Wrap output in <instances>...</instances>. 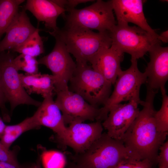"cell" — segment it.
Masks as SVG:
<instances>
[{
	"instance_id": "7402d4cb",
	"label": "cell",
	"mask_w": 168,
	"mask_h": 168,
	"mask_svg": "<svg viewBox=\"0 0 168 168\" xmlns=\"http://www.w3.org/2000/svg\"><path fill=\"white\" fill-rule=\"evenodd\" d=\"M40 30L36 31L24 42L12 51L36 58L44 52L43 40L39 34Z\"/></svg>"
},
{
	"instance_id": "6da1fadb",
	"label": "cell",
	"mask_w": 168,
	"mask_h": 168,
	"mask_svg": "<svg viewBox=\"0 0 168 168\" xmlns=\"http://www.w3.org/2000/svg\"><path fill=\"white\" fill-rule=\"evenodd\" d=\"M157 92L147 89L145 100L141 105L142 109L121 140L132 158L148 159L154 165L158 164V151L168 135L158 131L155 125L154 102Z\"/></svg>"
},
{
	"instance_id": "30bf717a",
	"label": "cell",
	"mask_w": 168,
	"mask_h": 168,
	"mask_svg": "<svg viewBox=\"0 0 168 168\" xmlns=\"http://www.w3.org/2000/svg\"><path fill=\"white\" fill-rule=\"evenodd\" d=\"M55 102L60 110L65 124L98 121L100 108L88 103L81 96L69 89L56 93Z\"/></svg>"
},
{
	"instance_id": "f1b7e54d",
	"label": "cell",
	"mask_w": 168,
	"mask_h": 168,
	"mask_svg": "<svg viewBox=\"0 0 168 168\" xmlns=\"http://www.w3.org/2000/svg\"><path fill=\"white\" fill-rule=\"evenodd\" d=\"M7 102L0 80V109L1 111L3 120L8 122L10 121V118L6 106V103Z\"/></svg>"
},
{
	"instance_id": "f546056e",
	"label": "cell",
	"mask_w": 168,
	"mask_h": 168,
	"mask_svg": "<svg viewBox=\"0 0 168 168\" xmlns=\"http://www.w3.org/2000/svg\"><path fill=\"white\" fill-rule=\"evenodd\" d=\"M0 168H24L20 165H16L11 163L0 161Z\"/></svg>"
},
{
	"instance_id": "603a6c76",
	"label": "cell",
	"mask_w": 168,
	"mask_h": 168,
	"mask_svg": "<svg viewBox=\"0 0 168 168\" xmlns=\"http://www.w3.org/2000/svg\"><path fill=\"white\" fill-rule=\"evenodd\" d=\"M162 97V104L160 109L156 111L154 115L155 125L157 130L161 132L168 131V96L165 87L160 89Z\"/></svg>"
},
{
	"instance_id": "5bb4252c",
	"label": "cell",
	"mask_w": 168,
	"mask_h": 168,
	"mask_svg": "<svg viewBox=\"0 0 168 168\" xmlns=\"http://www.w3.org/2000/svg\"><path fill=\"white\" fill-rule=\"evenodd\" d=\"M117 24L124 25L129 23L135 24L158 39V35L149 25L143 11L144 0H112Z\"/></svg>"
},
{
	"instance_id": "836d02e7",
	"label": "cell",
	"mask_w": 168,
	"mask_h": 168,
	"mask_svg": "<svg viewBox=\"0 0 168 168\" xmlns=\"http://www.w3.org/2000/svg\"><path fill=\"white\" fill-rule=\"evenodd\" d=\"M67 168H79L76 165H75V164H74L68 166Z\"/></svg>"
},
{
	"instance_id": "4316f807",
	"label": "cell",
	"mask_w": 168,
	"mask_h": 168,
	"mask_svg": "<svg viewBox=\"0 0 168 168\" xmlns=\"http://www.w3.org/2000/svg\"><path fill=\"white\" fill-rule=\"evenodd\" d=\"M91 0H53L52 1L61 8L65 9L66 11L75 8L79 4L92 2Z\"/></svg>"
},
{
	"instance_id": "4fadbf2b",
	"label": "cell",
	"mask_w": 168,
	"mask_h": 168,
	"mask_svg": "<svg viewBox=\"0 0 168 168\" xmlns=\"http://www.w3.org/2000/svg\"><path fill=\"white\" fill-rule=\"evenodd\" d=\"M160 43H156L150 48V61L144 72L147 89L157 91L165 87L168 79V47H162Z\"/></svg>"
},
{
	"instance_id": "4dcf8cb0",
	"label": "cell",
	"mask_w": 168,
	"mask_h": 168,
	"mask_svg": "<svg viewBox=\"0 0 168 168\" xmlns=\"http://www.w3.org/2000/svg\"><path fill=\"white\" fill-rule=\"evenodd\" d=\"M158 40L160 42L167 43L168 42V31L167 30L162 32L160 35H158Z\"/></svg>"
},
{
	"instance_id": "e0dca14e",
	"label": "cell",
	"mask_w": 168,
	"mask_h": 168,
	"mask_svg": "<svg viewBox=\"0 0 168 168\" xmlns=\"http://www.w3.org/2000/svg\"><path fill=\"white\" fill-rule=\"evenodd\" d=\"M31 23L26 10L19 12L0 42V53L12 50L28 39L37 30Z\"/></svg>"
},
{
	"instance_id": "cb8c5ba5",
	"label": "cell",
	"mask_w": 168,
	"mask_h": 168,
	"mask_svg": "<svg viewBox=\"0 0 168 168\" xmlns=\"http://www.w3.org/2000/svg\"><path fill=\"white\" fill-rule=\"evenodd\" d=\"M13 64L18 71L21 70L28 74H35L38 72V63L35 58L20 54L14 57Z\"/></svg>"
},
{
	"instance_id": "52a82bcc",
	"label": "cell",
	"mask_w": 168,
	"mask_h": 168,
	"mask_svg": "<svg viewBox=\"0 0 168 168\" xmlns=\"http://www.w3.org/2000/svg\"><path fill=\"white\" fill-rule=\"evenodd\" d=\"M109 32L111 45L124 54H129L132 59L142 58L153 44L161 42L137 26L116 24Z\"/></svg>"
},
{
	"instance_id": "2e32d148",
	"label": "cell",
	"mask_w": 168,
	"mask_h": 168,
	"mask_svg": "<svg viewBox=\"0 0 168 168\" xmlns=\"http://www.w3.org/2000/svg\"><path fill=\"white\" fill-rule=\"evenodd\" d=\"M124 54L112 46L101 49L92 57L89 63L112 85L122 71L120 63Z\"/></svg>"
},
{
	"instance_id": "9c48e42d",
	"label": "cell",
	"mask_w": 168,
	"mask_h": 168,
	"mask_svg": "<svg viewBox=\"0 0 168 168\" xmlns=\"http://www.w3.org/2000/svg\"><path fill=\"white\" fill-rule=\"evenodd\" d=\"M52 51L38 60L49 69L54 77L55 93L68 89V84L76 68L64 43L57 37Z\"/></svg>"
},
{
	"instance_id": "44dd1931",
	"label": "cell",
	"mask_w": 168,
	"mask_h": 168,
	"mask_svg": "<svg viewBox=\"0 0 168 168\" xmlns=\"http://www.w3.org/2000/svg\"><path fill=\"white\" fill-rule=\"evenodd\" d=\"M23 0H0V38L12 23Z\"/></svg>"
},
{
	"instance_id": "83f0119b",
	"label": "cell",
	"mask_w": 168,
	"mask_h": 168,
	"mask_svg": "<svg viewBox=\"0 0 168 168\" xmlns=\"http://www.w3.org/2000/svg\"><path fill=\"white\" fill-rule=\"evenodd\" d=\"M158 156L159 168H168V141L165 142L160 147Z\"/></svg>"
},
{
	"instance_id": "ac0fdd59",
	"label": "cell",
	"mask_w": 168,
	"mask_h": 168,
	"mask_svg": "<svg viewBox=\"0 0 168 168\" xmlns=\"http://www.w3.org/2000/svg\"><path fill=\"white\" fill-rule=\"evenodd\" d=\"M24 9L31 12L38 21L44 22L45 27L52 31L58 29L57 19L66 11L52 0H28Z\"/></svg>"
},
{
	"instance_id": "d6986e66",
	"label": "cell",
	"mask_w": 168,
	"mask_h": 168,
	"mask_svg": "<svg viewBox=\"0 0 168 168\" xmlns=\"http://www.w3.org/2000/svg\"><path fill=\"white\" fill-rule=\"evenodd\" d=\"M22 84L28 94L35 93L44 98L53 96L55 92V81L52 75L42 74L20 73Z\"/></svg>"
},
{
	"instance_id": "ba28073f",
	"label": "cell",
	"mask_w": 168,
	"mask_h": 168,
	"mask_svg": "<svg viewBox=\"0 0 168 168\" xmlns=\"http://www.w3.org/2000/svg\"><path fill=\"white\" fill-rule=\"evenodd\" d=\"M14 57L9 51L0 53V82L11 110L21 105L38 107L41 102L30 96L23 86L20 73L13 63Z\"/></svg>"
},
{
	"instance_id": "277c9868",
	"label": "cell",
	"mask_w": 168,
	"mask_h": 168,
	"mask_svg": "<svg viewBox=\"0 0 168 168\" xmlns=\"http://www.w3.org/2000/svg\"><path fill=\"white\" fill-rule=\"evenodd\" d=\"M76 63V70L69 82V90L93 106L103 105L111 94L112 85L88 63Z\"/></svg>"
},
{
	"instance_id": "3957f363",
	"label": "cell",
	"mask_w": 168,
	"mask_h": 168,
	"mask_svg": "<svg viewBox=\"0 0 168 168\" xmlns=\"http://www.w3.org/2000/svg\"><path fill=\"white\" fill-rule=\"evenodd\" d=\"M129 157L132 158L122 141L104 133L85 151L76 154L74 160L79 168H115Z\"/></svg>"
},
{
	"instance_id": "7c38bea8",
	"label": "cell",
	"mask_w": 168,
	"mask_h": 168,
	"mask_svg": "<svg viewBox=\"0 0 168 168\" xmlns=\"http://www.w3.org/2000/svg\"><path fill=\"white\" fill-rule=\"evenodd\" d=\"M101 122L96 121L89 123H75L67 127L66 135L60 142L71 148L76 154L87 149L102 135Z\"/></svg>"
},
{
	"instance_id": "d6a6232c",
	"label": "cell",
	"mask_w": 168,
	"mask_h": 168,
	"mask_svg": "<svg viewBox=\"0 0 168 168\" xmlns=\"http://www.w3.org/2000/svg\"><path fill=\"white\" fill-rule=\"evenodd\" d=\"M6 126L3 119L0 116V137L2 134Z\"/></svg>"
},
{
	"instance_id": "8fae6325",
	"label": "cell",
	"mask_w": 168,
	"mask_h": 168,
	"mask_svg": "<svg viewBox=\"0 0 168 168\" xmlns=\"http://www.w3.org/2000/svg\"><path fill=\"white\" fill-rule=\"evenodd\" d=\"M142 102L140 98H137L127 103H120L113 106L102 123L108 135L113 138L121 140L138 116L140 111L138 105Z\"/></svg>"
},
{
	"instance_id": "7a4b0ae2",
	"label": "cell",
	"mask_w": 168,
	"mask_h": 168,
	"mask_svg": "<svg viewBox=\"0 0 168 168\" xmlns=\"http://www.w3.org/2000/svg\"><path fill=\"white\" fill-rule=\"evenodd\" d=\"M65 44L76 63H88L92 57L101 48L110 47L112 40L109 32H95L84 28L64 26L61 29L49 31Z\"/></svg>"
},
{
	"instance_id": "1f68e13d",
	"label": "cell",
	"mask_w": 168,
	"mask_h": 168,
	"mask_svg": "<svg viewBox=\"0 0 168 168\" xmlns=\"http://www.w3.org/2000/svg\"><path fill=\"white\" fill-rule=\"evenodd\" d=\"M41 159L39 158L36 162L26 168H42L41 166Z\"/></svg>"
},
{
	"instance_id": "d4e9b609",
	"label": "cell",
	"mask_w": 168,
	"mask_h": 168,
	"mask_svg": "<svg viewBox=\"0 0 168 168\" xmlns=\"http://www.w3.org/2000/svg\"><path fill=\"white\" fill-rule=\"evenodd\" d=\"M154 164L149 160H137L131 157L121 161L115 168H152Z\"/></svg>"
},
{
	"instance_id": "5b68a950",
	"label": "cell",
	"mask_w": 168,
	"mask_h": 168,
	"mask_svg": "<svg viewBox=\"0 0 168 168\" xmlns=\"http://www.w3.org/2000/svg\"><path fill=\"white\" fill-rule=\"evenodd\" d=\"M63 16L64 26L84 28L98 32H109L117 24L111 0H98L92 4L81 9L69 10Z\"/></svg>"
},
{
	"instance_id": "ffe728a7",
	"label": "cell",
	"mask_w": 168,
	"mask_h": 168,
	"mask_svg": "<svg viewBox=\"0 0 168 168\" xmlns=\"http://www.w3.org/2000/svg\"><path fill=\"white\" fill-rule=\"evenodd\" d=\"M31 117H28L20 123L14 125H6L0 141L7 148L9 149L14 142L22 134L29 130L35 129Z\"/></svg>"
},
{
	"instance_id": "484cf974",
	"label": "cell",
	"mask_w": 168,
	"mask_h": 168,
	"mask_svg": "<svg viewBox=\"0 0 168 168\" xmlns=\"http://www.w3.org/2000/svg\"><path fill=\"white\" fill-rule=\"evenodd\" d=\"M0 161L19 165L16 156V152L6 147L0 141Z\"/></svg>"
},
{
	"instance_id": "9a60e30c",
	"label": "cell",
	"mask_w": 168,
	"mask_h": 168,
	"mask_svg": "<svg viewBox=\"0 0 168 168\" xmlns=\"http://www.w3.org/2000/svg\"><path fill=\"white\" fill-rule=\"evenodd\" d=\"M31 117L33 122L38 128L43 126L49 128L57 134L60 142L64 139L67 127L64 122L60 110L53 100V96L44 98Z\"/></svg>"
},
{
	"instance_id": "8992f818",
	"label": "cell",
	"mask_w": 168,
	"mask_h": 168,
	"mask_svg": "<svg viewBox=\"0 0 168 168\" xmlns=\"http://www.w3.org/2000/svg\"><path fill=\"white\" fill-rule=\"evenodd\" d=\"M131 62L130 67L125 70H122L118 76L112 92L100 108L99 121L101 122L106 119L114 106L123 101L140 98V87L146 82L147 77L145 73L138 69L137 60L131 59Z\"/></svg>"
}]
</instances>
